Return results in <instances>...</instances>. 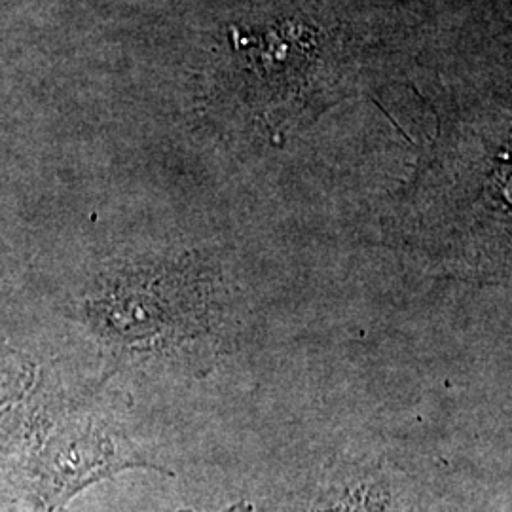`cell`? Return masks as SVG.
<instances>
[{
	"label": "cell",
	"instance_id": "5",
	"mask_svg": "<svg viewBox=\"0 0 512 512\" xmlns=\"http://www.w3.org/2000/svg\"><path fill=\"white\" fill-rule=\"evenodd\" d=\"M179 512H194L190 511V509H184V511ZM220 512H253V505L251 503H247V501H239V503H234V505H230V507H226L224 511Z\"/></svg>",
	"mask_w": 512,
	"mask_h": 512
},
{
	"label": "cell",
	"instance_id": "2",
	"mask_svg": "<svg viewBox=\"0 0 512 512\" xmlns=\"http://www.w3.org/2000/svg\"><path fill=\"white\" fill-rule=\"evenodd\" d=\"M93 304L109 338L133 348H156L207 330L203 279L186 268L122 275Z\"/></svg>",
	"mask_w": 512,
	"mask_h": 512
},
{
	"label": "cell",
	"instance_id": "1",
	"mask_svg": "<svg viewBox=\"0 0 512 512\" xmlns=\"http://www.w3.org/2000/svg\"><path fill=\"white\" fill-rule=\"evenodd\" d=\"M10 414L0 486L27 511H63L88 486L129 469L173 476L141 454L120 408L95 393L73 395L42 378Z\"/></svg>",
	"mask_w": 512,
	"mask_h": 512
},
{
	"label": "cell",
	"instance_id": "3",
	"mask_svg": "<svg viewBox=\"0 0 512 512\" xmlns=\"http://www.w3.org/2000/svg\"><path fill=\"white\" fill-rule=\"evenodd\" d=\"M304 512H414V505L382 465H351L332 471Z\"/></svg>",
	"mask_w": 512,
	"mask_h": 512
},
{
	"label": "cell",
	"instance_id": "4",
	"mask_svg": "<svg viewBox=\"0 0 512 512\" xmlns=\"http://www.w3.org/2000/svg\"><path fill=\"white\" fill-rule=\"evenodd\" d=\"M35 382V365L0 338V418L19 403Z\"/></svg>",
	"mask_w": 512,
	"mask_h": 512
}]
</instances>
